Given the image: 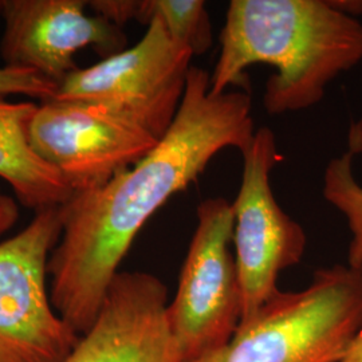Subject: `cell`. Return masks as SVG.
I'll return each instance as SVG.
<instances>
[{
  "label": "cell",
  "instance_id": "obj_1",
  "mask_svg": "<svg viewBox=\"0 0 362 362\" xmlns=\"http://www.w3.org/2000/svg\"><path fill=\"white\" fill-rule=\"evenodd\" d=\"M211 74L192 66L180 109L155 148L104 185L62 206V233L49 259L50 299L79 336L94 322L105 293L144 224L188 188L226 148L243 153L255 129L247 91L212 94Z\"/></svg>",
  "mask_w": 362,
  "mask_h": 362
},
{
  "label": "cell",
  "instance_id": "obj_2",
  "mask_svg": "<svg viewBox=\"0 0 362 362\" xmlns=\"http://www.w3.org/2000/svg\"><path fill=\"white\" fill-rule=\"evenodd\" d=\"M220 46L209 91L243 85L250 66H272L263 106L278 116L320 104L327 86L361 62L362 23L327 0H231Z\"/></svg>",
  "mask_w": 362,
  "mask_h": 362
},
{
  "label": "cell",
  "instance_id": "obj_3",
  "mask_svg": "<svg viewBox=\"0 0 362 362\" xmlns=\"http://www.w3.org/2000/svg\"><path fill=\"white\" fill-rule=\"evenodd\" d=\"M362 329V269L334 264L278 291L231 341L194 362H336Z\"/></svg>",
  "mask_w": 362,
  "mask_h": 362
},
{
  "label": "cell",
  "instance_id": "obj_4",
  "mask_svg": "<svg viewBox=\"0 0 362 362\" xmlns=\"http://www.w3.org/2000/svg\"><path fill=\"white\" fill-rule=\"evenodd\" d=\"M181 266L177 291L168 305L169 324L184 362L224 348L242 321V294L231 251L233 203L203 200Z\"/></svg>",
  "mask_w": 362,
  "mask_h": 362
},
{
  "label": "cell",
  "instance_id": "obj_5",
  "mask_svg": "<svg viewBox=\"0 0 362 362\" xmlns=\"http://www.w3.org/2000/svg\"><path fill=\"white\" fill-rule=\"evenodd\" d=\"M192 58L153 18L139 43L77 69L59 83L54 98L104 105L161 140L180 109Z\"/></svg>",
  "mask_w": 362,
  "mask_h": 362
},
{
  "label": "cell",
  "instance_id": "obj_6",
  "mask_svg": "<svg viewBox=\"0 0 362 362\" xmlns=\"http://www.w3.org/2000/svg\"><path fill=\"white\" fill-rule=\"evenodd\" d=\"M61 233L62 207L47 208L0 243V362H64L77 345L46 285Z\"/></svg>",
  "mask_w": 362,
  "mask_h": 362
},
{
  "label": "cell",
  "instance_id": "obj_7",
  "mask_svg": "<svg viewBox=\"0 0 362 362\" xmlns=\"http://www.w3.org/2000/svg\"><path fill=\"white\" fill-rule=\"evenodd\" d=\"M243 156V175L233 203V257L242 294V321L274 297L279 274L302 260L308 238L274 196L272 170L281 161L270 128L255 132Z\"/></svg>",
  "mask_w": 362,
  "mask_h": 362
},
{
  "label": "cell",
  "instance_id": "obj_8",
  "mask_svg": "<svg viewBox=\"0 0 362 362\" xmlns=\"http://www.w3.org/2000/svg\"><path fill=\"white\" fill-rule=\"evenodd\" d=\"M28 140L73 191L98 188L148 155L160 140L101 104L81 100L42 103Z\"/></svg>",
  "mask_w": 362,
  "mask_h": 362
},
{
  "label": "cell",
  "instance_id": "obj_9",
  "mask_svg": "<svg viewBox=\"0 0 362 362\" xmlns=\"http://www.w3.org/2000/svg\"><path fill=\"white\" fill-rule=\"evenodd\" d=\"M83 0H3L0 54L6 67L37 73L59 85L78 67L74 55L94 47L104 58L127 49V35Z\"/></svg>",
  "mask_w": 362,
  "mask_h": 362
},
{
  "label": "cell",
  "instance_id": "obj_10",
  "mask_svg": "<svg viewBox=\"0 0 362 362\" xmlns=\"http://www.w3.org/2000/svg\"><path fill=\"white\" fill-rule=\"evenodd\" d=\"M168 305V288L153 274L118 272L64 362H184Z\"/></svg>",
  "mask_w": 362,
  "mask_h": 362
},
{
  "label": "cell",
  "instance_id": "obj_11",
  "mask_svg": "<svg viewBox=\"0 0 362 362\" xmlns=\"http://www.w3.org/2000/svg\"><path fill=\"white\" fill-rule=\"evenodd\" d=\"M34 103H8L0 97V179L18 200L35 212L67 204L76 192L62 175L46 164L30 145Z\"/></svg>",
  "mask_w": 362,
  "mask_h": 362
},
{
  "label": "cell",
  "instance_id": "obj_12",
  "mask_svg": "<svg viewBox=\"0 0 362 362\" xmlns=\"http://www.w3.org/2000/svg\"><path fill=\"white\" fill-rule=\"evenodd\" d=\"M157 18L169 35L194 55L212 47V26L203 0H140L139 22L149 25Z\"/></svg>",
  "mask_w": 362,
  "mask_h": 362
},
{
  "label": "cell",
  "instance_id": "obj_13",
  "mask_svg": "<svg viewBox=\"0 0 362 362\" xmlns=\"http://www.w3.org/2000/svg\"><path fill=\"white\" fill-rule=\"evenodd\" d=\"M354 151L333 157L324 172L325 200L346 219L350 239L348 264L362 269V185L353 173Z\"/></svg>",
  "mask_w": 362,
  "mask_h": 362
},
{
  "label": "cell",
  "instance_id": "obj_14",
  "mask_svg": "<svg viewBox=\"0 0 362 362\" xmlns=\"http://www.w3.org/2000/svg\"><path fill=\"white\" fill-rule=\"evenodd\" d=\"M58 88L59 85L37 73L6 66L0 67V97L21 94L45 103L57 95Z\"/></svg>",
  "mask_w": 362,
  "mask_h": 362
},
{
  "label": "cell",
  "instance_id": "obj_15",
  "mask_svg": "<svg viewBox=\"0 0 362 362\" xmlns=\"http://www.w3.org/2000/svg\"><path fill=\"white\" fill-rule=\"evenodd\" d=\"M88 7L105 21L122 28L130 21L139 19L140 0H94L88 1Z\"/></svg>",
  "mask_w": 362,
  "mask_h": 362
},
{
  "label": "cell",
  "instance_id": "obj_16",
  "mask_svg": "<svg viewBox=\"0 0 362 362\" xmlns=\"http://www.w3.org/2000/svg\"><path fill=\"white\" fill-rule=\"evenodd\" d=\"M19 218V208L15 200L0 194V235L10 230Z\"/></svg>",
  "mask_w": 362,
  "mask_h": 362
},
{
  "label": "cell",
  "instance_id": "obj_17",
  "mask_svg": "<svg viewBox=\"0 0 362 362\" xmlns=\"http://www.w3.org/2000/svg\"><path fill=\"white\" fill-rule=\"evenodd\" d=\"M338 13L358 19L362 16V0H327Z\"/></svg>",
  "mask_w": 362,
  "mask_h": 362
},
{
  "label": "cell",
  "instance_id": "obj_18",
  "mask_svg": "<svg viewBox=\"0 0 362 362\" xmlns=\"http://www.w3.org/2000/svg\"><path fill=\"white\" fill-rule=\"evenodd\" d=\"M336 362H362V329Z\"/></svg>",
  "mask_w": 362,
  "mask_h": 362
},
{
  "label": "cell",
  "instance_id": "obj_19",
  "mask_svg": "<svg viewBox=\"0 0 362 362\" xmlns=\"http://www.w3.org/2000/svg\"><path fill=\"white\" fill-rule=\"evenodd\" d=\"M3 15V0H0V18Z\"/></svg>",
  "mask_w": 362,
  "mask_h": 362
}]
</instances>
